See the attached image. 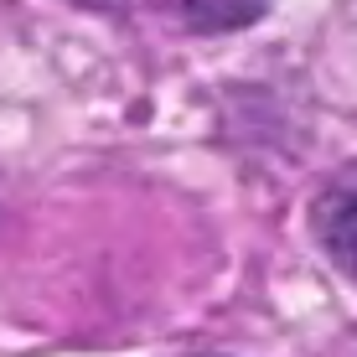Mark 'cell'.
<instances>
[{
    "instance_id": "1",
    "label": "cell",
    "mask_w": 357,
    "mask_h": 357,
    "mask_svg": "<svg viewBox=\"0 0 357 357\" xmlns=\"http://www.w3.org/2000/svg\"><path fill=\"white\" fill-rule=\"evenodd\" d=\"M316 233H321L331 259L357 280V171L331 181L326 197L316 202Z\"/></svg>"
},
{
    "instance_id": "2",
    "label": "cell",
    "mask_w": 357,
    "mask_h": 357,
    "mask_svg": "<svg viewBox=\"0 0 357 357\" xmlns=\"http://www.w3.org/2000/svg\"><path fill=\"white\" fill-rule=\"evenodd\" d=\"M155 6L171 10V16H176L181 26H192V31H238V26H249V21L264 16L269 0H155Z\"/></svg>"
}]
</instances>
